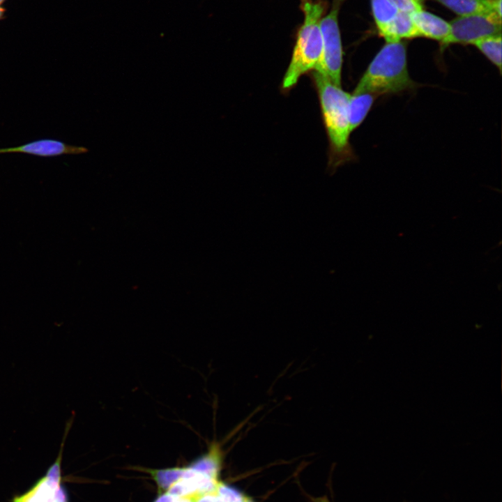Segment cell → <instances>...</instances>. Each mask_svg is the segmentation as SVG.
Returning a JSON list of instances; mask_svg holds the SVG:
<instances>
[{
    "label": "cell",
    "instance_id": "8fae6325",
    "mask_svg": "<svg viewBox=\"0 0 502 502\" xmlns=\"http://www.w3.org/2000/svg\"><path fill=\"white\" fill-rule=\"evenodd\" d=\"M374 100V95L369 93L350 95L348 104V118L351 132L363 121Z\"/></svg>",
    "mask_w": 502,
    "mask_h": 502
},
{
    "label": "cell",
    "instance_id": "8992f818",
    "mask_svg": "<svg viewBox=\"0 0 502 502\" xmlns=\"http://www.w3.org/2000/svg\"><path fill=\"white\" fill-rule=\"evenodd\" d=\"M74 419L69 418L66 422L64 432L58 457L47 471L46 476L26 494L16 497L13 502H66V496L61 487V462L66 439L73 425Z\"/></svg>",
    "mask_w": 502,
    "mask_h": 502
},
{
    "label": "cell",
    "instance_id": "44dd1931",
    "mask_svg": "<svg viewBox=\"0 0 502 502\" xmlns=\"http://www.w3.org/2000/svg\"><path fill=\"white\" fill-rule=\"evenodd\" d=\"M5 9L0 6V20L4 17Z\"/></svg>",
    "mask_w": 502,
    "mask_h": 502
},
{
    "label": "cell",
    "instance_id": "4fadbf2b",
    "mask_svg": "<svg viewBox=\"0 0 502 502\" xmlns=\"http://www.w3.org/2000/svg\"><path fill=\"white\" fill-rule=\"evenodd\" d=\"M371 8L379 34L393 22L399 12L388 0H371Z\"/></svg>",
    "mask_w": 502,
    "mask_h": 502
},
{
    "label": "cell",
    "instance_id": "ba28073f",
    "mask_svg": "<svg viewBox=\"0 0 502 502\" xmlns=\"http://www.w3.org/2000/svg\"><path fill=\"white\" fill-rule=\"evenodd\" d=\"M419 36L436 40L441 43L450 33V23L440 17L423 10L411 13Z\"/></svg>",
    "mask_w": 502,
    "mask_h": 502
},
{
    "label": "cell",
    "instance_id": "277c9868",
    "mask_svg": "<svg viewBox=\"0 0 502 502\" xmlns=\"http://www.w3.org/2000/svg\"><path fill=\"white\" fill-rule=\"evenodd\" d=\"M345 0H333L328 13L322 17L320 29L322 49L315 71L341 86V73L343 62V49L338 16L341 6Z\"/></svg>",
    "mask_w": 502,
    "mask_h": 502
},
{
    "label": "cell",
    "instance_id": "5b68a950",
    "mask_svg": "<svg viewBox=\"0 0 502 502\" xmlns=\"http://www.w3.org/2000/svg\"><path fill=\"white\" fill-rule=\"evenodd\" d=\"M448 36L441 45L450 44H474L492 36L501 34V17L493 13H481L459 16L450 23Z\"/></svg>",
    "mask_w": 502,
    "mask_h": 502
},
{
    "label": "cell",
    "instance_id": "ac0fdd59",
    "mask_svg": "<svg viewBox=\"0 0 502 502\" xmlns=\"http://www.w3.org/2000/svg\"><path fill=\"white\" fill-rule=\"evenodd\" d=\"M195 502H222L215 490L201 494Z\"/></svg>",
    "mask_w": 502,
    "mask_h": 502
},
{
    "label": "cell",
    "instance_id": "52a82bcc",
    "mask_svg": "<svg viewBox=\"0 0 502 502\" xmlns=\"http://www.w3.org/2000/svg\"><path fill=\"white\" fill-rule=\"evenodd\" d=\"M89 150L83 146L66 144L54 139H41L24 145L0 149V153H22L43 157L56 156L63 154H81Z\"/></svg>",
    "mask_w": 502,
    "mask_h": 502
},
{
    "label": "cell",
    "instance_id": "5bb4252c",
    "mask_svg": "<svg viewBox=\"0 0 502 502\" xmlns=\"http://www.w3.org/2000/svg\"><path fill=\"white\" fill-rule=\"evenodd\" d=\"M473 45L501 70V34L482 38Z\"/></svg>",
    "mask_w": 502,
    "mask_h": 502
},
{
    "label": "cell",
    "instance_id": "2e32d148",
    "mask_svg": "<svg viewBox=\"0 0 502 502\" xmlns=\"http://www.w3.org/2000/svg\"><path fill=\"white\" fill-rule=\"evenodd\" d=\"M215 492L222 502H245L247 496L222 482H218Z\"/></svg>",
    "mask_w": 502,
    "mask_h": 502
},
{
    "label": "cell",
    "instance_id": "e0dca14e",
    "mask_svg": "<svg viewBox=\"0 0 502 502\" xmlns=\"http://www.w3.org/2000/svg\"><path fill=\"white\" fill-rule=\"evenodd\" d=\"M400 12L413 13L423 10V0H388Z\"/></svg>",
    "mask_w": 502,
    "mask_h": 502
},
{
    "label": "cell",
    "instance_id": "6da1fadb",
    "mask_svg": "<svg viewBox=\"0 0 502 502\" xmlns=\"http://www.w3.org/2000/svg\"><path fill=\"white\" fill-rule=\"evenodd\" d=\"M299 7L303 21L296 32L291 61L282 80L284 91L315 68L322 49L320 22L329 9V3L327 0H301Z\"/></svg>",
    "mask_w": 502,
    "mask_h": 502
},
{
    "label": "cell",
    "instance_id": "9a60e30c",
    "mask_svg": "<svg viewBox=\"0 0 502 502\" xmlns=\"http://www.w3.org/2000/svg\"><path fill=\"white\" fill-rule=\"evenodd\" d=\"M190 468H172L161 470H149L158 487L167 490L176 481L190 475Z\"/></svg>",
    "mask_w": 502,
    "mask_h": 502
},
{
    "label": "cell",
    "instance_id": "ffe728a7",
    "mask_svg": "<svg viewBox=\"0 0 502 502\" xmlns=\"http://www.w3.org/2000/svg\"><path fill=\"white\" fill-rule=\"evenodd\" d=\"M312 502H330L326 496L311 498Z\"/></svg>",
    "mask_w": 502,
    "mask_h": 502
},
{
    "label": "cell",
    "instance_id": "3957f363",
    "mask_svg": "<svg viewBox=\"0 0 502 502\" xmlns=\"http://www.w3.org/2000/svg\"><path fill=\"white\" fill-rule=\"evenodd\" d=\"M414 86L408 72L405 43L391 42L386 43L376 54L353 93H394Z\"/></svg>",
    "mask_w": 502,
    "mask_h": 502
},
{
    "label": "cell",
    "instance_id": "7a4b0ae2",
    "mask_svg": "<svg viewBox=\"0 0 502 502\" xmlns=\"http://www.w3.org/2000/svg\"><path fill=\"white\" fill-rule=\"evenodd\" d=\"M330 144V164L337 165L351 155L348 118L350 94L317 71L312 73Z\"/></svg>",
    "mask_w": 502,
    "mask_h": 502
},
{
    "label": "cell",
    "instance_id": "9c48e42d",
    "mask_svg": "<svg viewBox=\"0 0 502 502\" xmlns=\"http://www.w3.org/2000/svg\"><path fill=\"white\" fill-rule=\"evenodd\" d=\"M459 16L493 13L501 17V0H434Z\"/></svg>",
    "mask_w": 502,
    "mask_h": 502
},
{
    "label": "cell",
    "instance_id": "7402d4cb",
    "mask_svg": "<svg viewBox=\"0 0 502 502\" xmlns=\"http://www.w3.org/2000/svg\"><path fill=\"white\" fill-rule=\"evenodd\" d=\"M245 502H254V501L251 498L247 496V499Z\"/></svg>",
    "mask_w": 502,
    "mask_h": 502
},
{
    "label": "cell",
    "instance_id": "603a6c76",
    "mask_svg": "<svg viewBox=\"0 0 502 502\" xmlns=\"http://www.w3.org/2000/svg\"><path fill=\"white\" fill-rule=\"evenodd\" d=\"M6 0H0V6Z\"/></svg>",
    "mask_w": 502,
    "mask_h": 502
},
{
    "label": "cell",
    "instance_id": "d6986e66",
    "mask_svg": "<svg viewBox=\"0 0 502 502\" xmlns=\"http://www.w3.org/2000/svg\"><path fill=\"white\" fill-rule=\"evenodd\" d=\"M179 497L165 493L160 496L154 502H178Z\"/></svg>",
    "mask_w": 502,
    "mask_h": 502
},
{
    "label": "cell",
    "instance_id": "7c38bea8",
    "mask_svg": "<svg viewBox=\"0 0 502 502\" xmlns=\"http://www.w3.org/2000/svg\"><path fill=\"white\" fill-rule=\"evenodd\" d=\"M222 452L218 443H213L208 452L195 460L190 466L192 469L218 480L221 467Z\"/></svg>",
    "mask_w": 502,
    "mask_h": 502
},
{
    "label": "cell",
    "instance_id": "30bf717a",
    "mask_svg": "<svg viewBox=\"0 0 502 502\" xmlns=\"http://www.w3.org/2000/svg\"><path fill=\"white\" fill-rule=\"evenodd\" d=\"M386 43L398 42L419 36L411 14L398 12L393 22L379 34Z\"/></svg>",
    "mask_w": 502,
    "mask_h": 502
}]
</instances>
